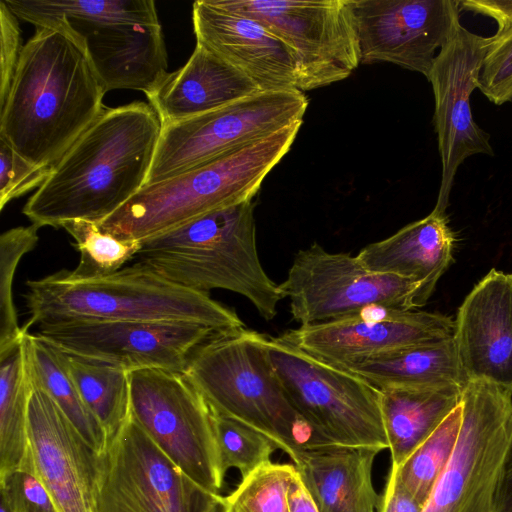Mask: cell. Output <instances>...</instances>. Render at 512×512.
Returning <instances> with one entry per match:
<instances>
[{"label":"cell","mask_w":512,"mask_h":512,"mask_svg":"<svg viewBox=\"0 0 512 512\" xmlns=\"http://www.w3.org/2000/svg\"><path fill=\"white\" fill-rule=\"evenodd\" d=\"M105 91L68 27H36L0 107V138L38 167H52L104 109Z\"/></svg>","instance_id":"6da1fadb"},{"label":"cell","mask_w":512,"mask_h":512,"mask_svg":"<svg viewBox=\"0 0 512 512\" xmlns=\"http://www.w3.org/2000/svg\"><path fill=\"white\" fill-rule=\"evenodd\" d=\"M161 130L150 104L104 107L52 166L23 214L39 228L71 220L98 224L145 185Z\"/></svg>","instance_id":"7a4b0ae2"},{"label":"cell","mask_w":512,"mask_h":512,"mask_svg":"<svg viewBox=\"0 0 512 512\" xmlns=\"http://www.w3.org/2000/svg\"><path fill=\"white\" fill-rule=\"evenodd\" d=\"M26 287L28 327L167 321L203 324L221 334L246 328L232 309L209 294L179 286L137 262L87 280H71L61 270L28 280Z\"/></svg>","instance_id":"3957f363"},{"label":"cell","mask_w":512,"mask_h":512,"mask_svg":"<svg viewBox=\"0 0 512 512\" xmlns=\"http://www.w3.org/2000/svg\"><path fill=\"white\" fill-rule=\"evenodd\" d=\"M254 208L253 199L246 200L143 240L134 260L191 290L240 294L272 320L283 298L258 255Z\"/></svg>","instance_id":"277c9868"},{"label":"cell","mask_w":512,"mask_h":512,"mask_svg":"<svg viewBox=\"0 0 512 512\" xmlns=\"http://www.w3.org/2000/svg\"><path fill=\"white\" fill-rule=\"evenodd\" d=\"M301 125L297 122L172 178L144 185L97 225L121 240L141 242L253 199L290 150Z\"/></svg>","instance_id":"5b68a950"},{"label":"cell","mask_w":512,"mask_h":512,"mask_svg":"<svg viewBox=\"0 0 512 512\" xmlns=\"http://www.w3.org/2000/svg\"><path fill=\"white\" fill-rule=\"evenodd\" d=\"M183 375L212 412L262 433L292 461L314 445L274 371L266 335L246 328L218 334L196 350Z\"/></svg>","instance_id":"8992f818"},{"label":"cell","mask_w":512,"mask_h":512,"mask_svg":"<svg viewBox=\"0 0 512 512\" xmlns=\"http://www.w3.org/2000/svg\"><path fill=\"white\" fill-rule=\"evenodd\" d=\"M274 371L314 445L388 449L381 390L362 377L266 336Z\"/></svg>","instance_id":"52a82bcc"},{"label":"cell","mask_w":512,"mask_h":512,"mask_svg":"<svg viewBox=\"0 0 512 512\" xmlns=\"http://www.w3.org/2000/svg\"><path fill=\"white\" fill-rule=\"evenodd\" d=\"M129 380L130 417L204 494L221 496L226 473L202 395L175 371L133 370Z\"/></svg>","instance_id":"ba28073f"},{"label":"cell","mask_w":512,"mask_h":512,"mask_svg":"<svg viewBox=\"0 0 512 512\" xmlns=\"http://www.w3.org/2000/svg\"><path fill=\"white\" fill-rule=\"evenodd\" d=\"M454 452L422 512H497L503 461L512 428V394L468 381Z\"/></svg>","instance_id":"9c48e42d"},{"label":"cell","mask_w":512,"mask_h":512,"mask_svg":"<svg viewBox=\"0 0 512 512\" xmlns=\"http://www.w3.org/2000/svg\"><path fill=\"white\" fill-rule=\"evenodd\" d=\"M308 102L298 89L260 91L208 113L162 125L145 185L302 122Z\"/></svg>","instance_id":"30bf717a"},{"label":"cell","mask_w":512,"mask_h":512,"mask_svg":"<svg viewBox=\"0 0 512 512\" xmlns=\"http://www.w3.org/2000/svg\"><path fill=\"white\" fill-rule=\"evenodd\" d=\"M419 284L366 268L357 256L331 253L318 243L301 249L278 285L300 326L336 321L373 308L416 310Z\"/></svg>","instance_id":"8fae6325"},{"label":"cell","mask_w":512,"mask_h":512,"mask_svg":"<svg viewBox=\"0 0 512 512\" xmlns=\"http://www.w3.org/2000/svg\"><path fill=\"white\" fill-rule=\"evenodd\" d=\"M265 25L293 51L298 90L344 80L360 64L348 0H217Z\"/></svg>","instance_id":"7c38bea8"},{"label":"cell","mask_w":512,"mask_h":512,"mask_svg":"<svg viewBox=\"0 0 512 512\" xmlns=\"http://www.w3.org/2000/svg\"><path fill=\"white\" fill-rule=\"evenodd\" d=\"M208 498L131 417L98 454L96 512H200Z\"/></svg>","instance_id":"4fadbf2b"},{"label":"cell","mask_w":512,"mask_h":512,"mask_svg":"<svg viewBox=\"0 0 512 512\" xmlns=\"http://www.w3.org/2000/svg\"><path fill=\"white\" fill-rule=\"evenodd\" d=\"M36 334L67 354L128 372L157 368L183 373L196 350L221 333L192 322L117 321L43 326Z\"/></svg>","instance_id":"5bb4252c"},{"label":"cell","mask_w":512,"mask_h":512,"mask_svg":"<svg viewBox=\"0 0 512 512\" xmlns=\"http://www.w3.org/2000/svg\"><path fill=\"white\" fill-rule=\"evenodd\" d=\"M491 37L470 32L460 22L438 52L428 80L435 97L434 124L442 163L436 210L445 212L458 167L470 156L493 155L489 135L474 121L470 96L478 88Z\"/></svg>","instance_id":"9a60e30c"},{"label":"cell","mask_w":512,"mask_h":512,"mask_svg":"<svg viewBox=\"0 0 512 512\" xmlns=\"http://www.w3.org/2000/svg\"><path fill=\"white\" fill-rule=\"evenodd\" d=\"M360 63L389 62L428 78L459 20L455 0H348Z\"/></svg>","instance_id":"2e32d148"},{"label":"cell","mask_w":512,"mask_h":512,"mask_svg":"<svg viewBox=\"0 0 512 512\" xmlns=\"http://www.w3.org/2000/svg\"><path fill=\"white\" fill-rule=\"evenodd\" d=\"M452 318L419 310L373 308L352 317L299 326L287 343L338 367L404 348L454 337Z\"/></svg>","instance_id":"e0dca14e"},{"label":"cell","mask_w":512,"mask_h":512,"mask_svg":"<svg viewBox=\"0 0 512 512\" xmlns=\"http://www.w3.org/2000/svg\"><path fill=\"white\" fill-rule=\"evenodd\" d=\"M32 384L28 439L36 473L58 512H96L98 454L54 400Z\"/></svg>","instance_id":"ac0fdd59"},{"label":"cell","mask_w":512,"mask_h":512,"mask_svg":"<svg viewBox=\"0 0 512 512\" xmlns=\"http://www.w3.org/2000/svg\"><path fill=\"white\" fill-rule=\"evenodd\" d=\"M454 343L467 381L512 394V274L490 270L458 309Z\"/></svg>","instance_id":"d6986e66"},{"label":"cell","mask_w":512,"mask_h":512,"mask_svg":"<svg viewBox=\"0 0 512 512\" xmlns=\"http://www.w3.org/2000/svg\"><path fill=\"white\" fill-rule=\"evenodd\" d=\"M199 43L253 80L262 91L298 89V66L289 46L261 22L198 0L192 9Z\"/></svg>","instance_id":"ffe728a7"},{"label":"cell","mask_w":512,"mask_h":512,"mask_svg":"<svg viewBox=\"0 0 512 512\" xmlns=\"http://www.w3.org/2000/svg\"><path fill=\"white\" fill-rule=\"evenodd\" d=\"M60 22L81 42L105 93L130 89L146 95L167 75V52L160 24L84 21Z\"/></svg>","instance_id":"44dd1931"},{"label":"cell","mask_w":512,"mask_h":512,"mask_svg":"<svg viewBox=\"0 0 512 512\" xmlns=\"http://www.w3.org/2000/svg\"><path fill=\"white\" fill-rule=\"evenodd\" d=\"M262 91L243 72L196 43L188 61L147 94L162 125L219 109Z\"/></svg>","instance_id":"7402d4cb"},{"label":"cell","mask_w":512,"mask_h":512,"mask_svg":"<svg viewBox=\"0 0 512 512\" xmlns=\"http://www.w3.org/2000/svg\"><path fill=\"white\" fill-rule=\"evenodd\" d=\"M455 237L445 212L433 209L390 237L368 244L357 258L371 271L417 282L415 309L423 307L453 261Z\"/></svg>","instance_id":"603a6c76"},{"label":"cell","mask_w":512,"mask_h":512,"mask_svg":"<svg viewBox=\"0 0 512 512\" xmlns=\"http://www.w3.org/2000/svg\"><path fill=\"white\" fill-rule=\"evenodd\" d=\"M379 451L336 445L305 446L293 461L319 512H378L372 470Z\"/></svg>","instance_id":"cb8c5ba5"},{"label":"cell","mask_w":512,"mask_h":512,"mask_svg":"<svg viewBox=\"0 0 512 512\" xmlns=\"http://www.w3.org/2000/svg\"><path fill=\"white\" fill-rule=\"evenodd\" d=\"M380 390L396 388H460L467 379L454 339L416 345L342 366Z\"/></svg>","instance_id":"d4e9b609"},{"label":"cell","mask_w":512,"mask_h":512,"mask_svg":"<svg viewBox=\"0 0 512 512\" xmlns=\"http://www.w3.org/2000/svg\"><path fill=\"white\" fill-rule=\"evenodd\" d=\"M460 388L381 390V409L391 455L399 466L460 404Z\"/></svg>","instance_id":"484cf974"},{"label":"cell","mask_w":512,"mask_h":512,"mask_svg":"<svg viewBox=\"0 0 512 512\" xmlns=\"http://www.w3.org/2000/svg\"><path fill=\"white\" fill-rule=\"evenodd\" d=\"M24 343L32 382L54 400L83 439L101 454L108 444L106 433L84 403L69 372L66 353L28 330Z\"/></svg>","instance_id":"4316f807"},{"label":"cell","mask_w":512,"mask_h":512,"mask_svg":"<svg viewBox=\"0 0 512 512\" xmlns=\"http://www.w3.org/2000/svg\"><path fill=\"white\" fill-rule=\"evenodd\" d=\"M32 389L23 335L18 345L0 356V475L19 468L29 456Z\"/></svg>","instance_id":"83f0119b"},{"label":"cell","mask_w":512,"mask_h":512,"mask_svg":"<svg viewBox=\"0 0 512 512\" xmlns=\"http://www.w3.org/2000/svg\"><path fill=\"white\" fill-rule=\"evenodd\" d=\"M66 361L84 403L101 424L109 443L130 418L129 372L67 353Z\"/></svg>","instance_id":"f1b7e54d"},{"label":"cell","mask_w":512,"mask_h":512,"mask_svg":"<svg viewBox=\"0 0 512 512\" xmlns=\"http://www.w3.org/2000/svg\"><path fill=\"white\" fill-rule=\"evenodd\" d=\"M18 17L36 27L51 19L160 24L152 0H4Z\"/></svg>","instance_id":"f546056e"},{"label":"cell","mask_w":512,"mask_h":512,"mask_svg":"<svg viewBox=\"0 0 512 512\" xmlns=\"http://www.w3.org/2000/svg\"><path fill=\"white\" fill-rule=\"evenodd\" d=\"M461 425L460 402L399 466H391L400 485L423 506L454 452Z\"/></svg>","instance_id":"4dcf8cb0"},{"label":"cell","mask_w":512,"mask_h":512,"mask_svg":"<svg viewBox=\"0 0 512 512\" xmlns=\"http://www.w3.org/2000/svg\"><path fill=\"white\" fill-rule=\"evenodd\" d=\"M64 228L74 239L80 258L74 270H63L71 280H87L108 276L134 260L141 248V242L121 240L106 233L94 222L71 220Z\"/></svg>","instance_id":"1f68e13d"},{"label":"cell","mask_w":512,"mask_h":512,"mask_svg":"<svg viewBox=\"0 0 512 512\" xmlns=\"http://www.w3.org/2000/svg\"><path fill=\"white\" fill-rule=\"evenodd\" d=\"M297 475L294 464L269 462L241 478L237 488L219 496L223 512H289L288 492Z\"/></svg>","instance_id":"d6a6232c"},{"label":"cell","mask_w":512,"mask_h":512,"mask_svg":"<svg viewBox=\"0 0 512 512\" xmlns=\"http://www.w3.org/2000/svg\"><path fill=\"white\" fill-rule=\"evenodd\" d=\"M39 227L11 228L0 236V356L20 343L28 326L20 327L13 299V280L21 258L36 246Z\"/></svg>","instance_id":"836d02e7"},{"label":"cell","mask_w":512,"mask_h":512,"mask_svg":"<svg viewBox=\"0 0 512 512\" xmlns=\"http://www.w3.org/2000/svg\"><path fill=\"white\" fill-rule=\"evenodd\" d=\"M212 420L225 473L234 468L244 478L260 466L271 462V456L278 447L265 435L215 412H212Z\"/></svg>","instance_id":"e575fe53"},{"label":"cell","mask_w":512,"mask_h":512,"mask_svg":"<svg viewBox=\"0 0 512 512\" xmlns=\"http://www.w3.org/2000/svg\"><path fill=\"white\" fill-rule=\"evenodd\" d=\"M1 500L12 512H58L38 477L31 452L17 469L0 475Z\"/></svg>","instance_id":"d590c367"},{"label":"cell","mask_w":512,"mask_h":512,"mask_svg":"<svg viewBox=\"0 0 512 512\" xmlns=\"http://www.w3.org/2000/svg\"><path fill=\"white\" fill-rule=\"evenodd\" d=\"M478 88L496 105L512 101V26L491 36Z\"/></svg>","instance_id":"8d00e7d4"},{"label":"cell","mask_w":512,"mask_h":512,"mask_svg":"<svg viewBox=\"0 0 512 512\" xmlns=\"http://www.w3.org/2000/svg\"><path fill=\"white\" fill-rule=\"evenodd\" d=\"M0 210L11 200L34 188L47 179L52 167H38L20 155L0 138Z\"/></svg>","instance_id":"74e56055"},{"label":"cell","mask_w":512,"mask_h":512,"mask_svg":"<svg viewBox=\"0 0 512 512\" xmlns=\"http://www.w3.org/2000/svg\"><path fill=\"white\" fill-rule=\"evenodd\" d=\"M22 49L18 17L2 0L0 2V107L9 93Z\"/></svg>","instance_id":"f35d334b"},{"label":"cell","mask_w":512,"mask_h":512,"mask_svg":"<svg viewBox=\"0 0 512 512\" xmlns=\"http://www.w3.org/2000/svg\"><path fill=\"white\" fill-rule=\"evenodd\" d=\"M422 509L423 505L408 493L390 472L378 512H422Z\"/></svg>","instance_id":"ab89813d"},{"label":"cell","mask_w":512,"mask_h":512,"mask_svg":"<svg viewBox=\"0 0 512 512\" xmlns=\"http://www.w3.org/2000/svg\"><path fill=\"white\" fill-rule=\"evenodd\" d=\"M459 8L493 18L498 24L497 32L512 26V0H463L459 1Z\"/></svg>","instance_id":"60d3db41"},{"label":"cell","mask_w":512,"mask_h":512,"mask_svg":"<svg viewBox=\"0 0 512 512\" xmlns=\"http://www.w3.org/2000/svg\"><path fill=\"white\" fill-rule=\"evenodd\" d=\"M497 512H512V428L502 466Z\"/></svg>","instance_id":"b9f144b4"},{"label":"cell","mask_w":512,"mask_h":512,"mask_svg":"<svg viewBox=\"0 0 512 512\" xmlns=\"http://www.w3.org/2000/svg\"><path fill=\"white\" fill-rule=\"evenodd\" d=\"M288 506L289 512H319L298 471L288 492Z\"/></svg>","instance_id":"7bdbcfd3"},{"label":"cell","mask_w":512,"mask_h":512,"mask_svg":"<svg viewBox=\"0 0 512 512\" xmlns=\"http://www.w3.org/2000/svg\"><path fill=\"white\" fill-rule=\"evenodd\" d=\"M200 512H223L222 506L219 502L218 497L216 498H208Z\"/></svg>","instance_id":"ee69618b"},{"label":"cell","mask_w":512,"mask_h":512,"mask_svg":"<svg viewBox=\"0 0 512 512\" xmlns=\"http://www.w3.org/2000/svg\"><path fill=\"white\" fill-rule=\"evenodd\" d=\"M0 512H12L9 506L3 500H1Z\"/></svg>","instance_id":"f6af8a7d"}]
</instances>
